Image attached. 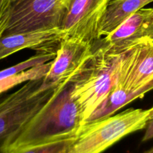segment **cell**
Here are the masks:
<instances>
[{
  "label": "cell",
  "mask_w": 153,
  "mask_h": 153,
  "mask_svg": "<svg viewBox=\"0 0 153 153\" xmlns=\"http://www.w3.org/2000/svg\"><path fill=\"white\" fill-rule=\"evenodd\" d=\"M64 38L65 32L59 28L4 34L0 38V60L24 49H34L37 53L56 54Z\"/></svg>",
  "instance_id": "10"
},
{
  "label": "cell",
  "mask_w": 153,
  "mask_h": 153,
  "mask_svg": "<svg viewBox=\"0 0 153 153\" xmlns=\"http://www.w3.org/2000/svg\"><path fill=\"white\" fill-rule=\"evenodd\" d=\"M43 78L27 82L0 98V153H7L19 133L47 103L58 85L43 86Z\"/></svg>",
  "instance_id": "3"
},
{
  "label": "cell",
  "mask_w": 153,
  "mask_h": 153,
  "mask_svg": "<svg viewBox=\"0 0 153 153\" xmlns=\"http://www.w3.org/2000/svg\"><path fill=\"white\" fill-rule=\"evenodd\" d=\"M52 61L43 64L35 66L25 71L19 73L14 76L5 78L0 80V94L12 89L14 87L31 80L42 79L46 76L52 66Z\"/></svg>",
  "instance_id": "12"
},
{
  "label": "cell",
  "mask_w": 153,
  "mask_h": 153,
  "mask_svg": "<svg viewBox=\"0 0 153 153\" xmlns=\"http://www.w3.org/2000/svg\"><path fill=\"white\" fill-rule=\"evenodd\" d=\"M74 140H64L37 147L16 149L7 153H68L70 145Z\"/></svg>",
  "instance_id": "14"
},
{
  "label": "cell",
  "mask_w": 153,
  "mask_h": 153,
  "mask_svg": "<svg viewBox=\"0 0 153 153\" xmlns=\"http://www.w3.org/2000/svg\"><path fill=\"white\" fill-rule=\"evenodd\" d=\"M145 39L153 40V7L137 10L99 41L113 53L121 54Z\"/></svg>",
  "instance_id": "9"
},
{
  "label": "cell",
  "mask_w": 153,
  "mask_h": 153,
  "mask_svg": "<svg viewBox=\"0 0 153 153\" xmlns=\"http://www.w3.org/2000/svg\"><path fill=\"white\" fill-rule=\"evenodd\" d=\"M72 92L70 79L60 83L50 100L21 131L9 152L76 139L83 120Z\"/></svg>",
  "instance_id": "1"
},
{
  "label": "cell",
  "mask_w": 153,
  "mask_h": 153,
  "mask_svg": "<svg viewBox=\"0 0 153 153\" xmlns=\"http://www.w3.org/2000/svg\"><path fill=\"white\" fill-rule=\"evenodd\" d=\"M73 0H19L12 3L4 34L61 28Z\"/></svg>",
  "instance_id": "5"
},
{
  "label": "cell",
  "mask_w": 153,
  "mask_h": 153,
  "mask_svg": "<svg viewBox=\"0 0 153 153\" xmlns=\"http://www.w3.org/2000/svg\"><path fill=\"white\" fill-rule=\"evenodd\" d=\"M19 1V0H12V3L16 2V1Z\"/></svg>",
  "instance_id": "18"
},
{
  "label": "cell",
  "mask_w": 153,
  "mask_h": 153,
  "mask_svg": "<svg viewBox=\"0 0 153 153\" xmlns=\"http://www.w3.org/2000/svg\"><path fill=\"white\" fill-rule=\"evenodd\" d=\"M152 115L149 109L128 108L116 115L81 127L68 153H102L128 134L145 129Z\"/></svg>",
  "instance_id": "4"
},
{
  "label": "cell",
  "mask_w": 153,
  "mask_h": 153,
  "mask_svg": "<svg viewBox=\"0 0 153 153\" xmlns=\"http://www.w3.org/2000/svg\"><path fill=\"white\" fill-rule=\"evenodd\" d=\"M94 46L92 55L70 79L83 125L117 88L119 78L120 54L113 53L100 41Z\"/></svg>",
  "instance_id": "2"
},
{
  "label": "cell",
  "mask_w": 153,
  "mask_h": 153,
  "mask_svg": "<svg viewBox=\"0 0 153 153\" xmlns=\"http://www.w3.org/2000/svg\"><path fill=\"white\" fill-rule=\"evenodd\" d=\"M94 46L74 38H64L52 60L49 72L43 78V87H52L70 79L89 58Z\"/></svg>",
  "instance_id": "8"
},
{
  "label": "cell",
  "mask_w": 153,
  "mask_h": 153,
  "mask_svg": "<svg viewBox=\"0 0 153 153\" xmlns=\"http://www.w3.org/2000/svg\"><path fill=\"white\" fill-rule=\"evenodd\" d=\"M145 129L146 131L142 138V142H146L153 138V106L152 107V115Z\"/></svg>",
  "instance_id": "16"
},
{
  "label": "cell",
  "mask_w": 153,
  "mask_h": 153,
  "mask_svg": "<svg viewBox=\"0 0 153 153\" xmlns=\"http://www.w3.org/2000/svg\"><path fill=\"white\" fill-rule=\"evenodd\" d=\"M12 0H0V38L4 35L10 20Z\"/></svg>",
  "instance_id": "15"
},
{
  "label": "cell",
  "mask_w": 153,
  "mask_h": 153,
  "mask_svg": "<svg viewBox=\"0 0 153 153\" xmlns=\"http://www.w3.org/2000/svg\"><path fill=\"white\" fill-rule=\"evenodd\" d=\"M56 54L52 53H37L25 61H22L17 64L8 67L4 70H0V80L10 76H14L19 73L25 71L35 66L46 64L52 61L55 58Z\"/></svg>",
  "instance_id": "13"
},
{
  "label": "cell",
  "mask_w": 153,
  "mask_h": 153,
  "mask_svg": "<svg viewBox=\"0 0 153 153\" xmlns=\"http://www.w3.org/2000/svg\"><path fill=\"white\" fill-rule=\"evenodd\" d=\"M117 86L143 98L153 90V40L145 39L120 54Z\"/></svg>",
  "instance_id": "6"
},
{
  "label": "cell",
  "mask_w": 153,
  "mask_h": 153,
  "mask_svg": "<svg viewBox=\"0 0 153 153\" xmlns=\"http://www.w3.org/2000/svg\"><path fill=\"white\" fill-rule=\"evenodd\" d=\"M111 0H73L61 29L65 38L95 45L101 39L102 22Z\"/></svg>",
  "instance_id": "7"
},
{
  "label": "cell",
  "mask_w": 153,
  "mask_h": 153,
  "mask_svg": "<svg viewBox=\"0 0 153 153\" xmlns=\"http://www.w3.org/2000/svg\"><path fill=\"white\" fill-rule=\"evenodd\" d=\"M152 2L153 0H111L102 22L101 37L108 35L131 15Z\"/></svg>",
  "instance_id": "11"
},
{
  "label": "cell",
  "mask_w": 153,
  "mask_h": 153,
  "mask_svg": "<svg viewBox=\"0 0 153 153\" xmlns=\"http://www.w3.org/2000/svg\"><path fill=\"white\" fill-rule=\"evenodd\" d=\"M144 153H153V146L152 148H151V149H149V150L146 151V152H145Z\"/></svg>",
  "instance_id": "17"
}]
</instances>
